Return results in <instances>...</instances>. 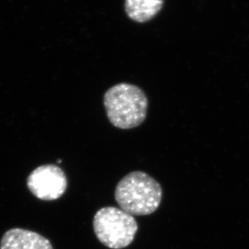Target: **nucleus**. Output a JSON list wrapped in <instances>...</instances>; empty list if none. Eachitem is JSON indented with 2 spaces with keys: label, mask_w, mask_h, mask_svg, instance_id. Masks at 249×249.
I'll use <instances>...</instances> for the list:
<instances>
[{
  "label": "nucleus",
  "mask_w": 249,
  "mask_h": 249,
  "mask_svg": "<svg viewBox=\"0 0 249 249\" xmlns=\"http://www.w3.org/2000/svg\"><path fill=\"white\" fill-rule=\"evenodd\" d=\"M163 191L160 185L143 172H133L125 176L116 187L118 206L131 215H148L160 205Z\"/></svg>",
  "instance_id": "f257e3e1"
},
{
  "label": "nucleus",
  "mask_w": 249,
  "mask_h": 249,
  "mask_svg": "<svg viewBox=\"0 0 249 249\" xmlns=\"http://www.w3.org/2000/svg\"><path fill=\"white\" fill-rule=\"evenodd\" d=\"M104 105L108 120L119 129H133L143 123L148 101L144 91L133 84H116L106 91Z\"/></svg>",
  "instance_id": "f03ea898"
},
{
  "label": "nucleus",
  "mask_w": 249,
  "mask_h": 249,
  "mask_svg": "<svg viewBox=\"0 0 249 249\" xmlns=\"http://www.w3.org/2000/svg\"><path fill=\"white\" fill-rule=\"evenodd\" d=\"M93 229L99 241L108 249H122L134 241L139 226L133 215L116 207H104L94 216Z\"/></svg>",
  "instance_id": "7ed1b4c3"
},
{
  "label": "nucleus",
  "mask_w": 249,
  "mask_h": 249,
  "mask_svg": "<svg viewBox=\"0 0 249 249\" xmlns=\"http://www.w3.org/2000/svg\"><path fill=\"white\" fill-rule=\"evenodd\" d=\"M27 186L37 198L53 201L60 198L66 191L67 177L57 165L40 166L30 173L27 180Z\"/></svg>",
  "instance_id": "20e7f679"
},
{
  "label": "nucleus",
  "mask_w": 249,
  "mask_h": 249,
  "mask_svg": "<svg viewBox=\"0 0 249 249\" xmlns=\"http://www.w3.org/2000/svg\"><path fill=\"white\" fill-rule=\"evenodd\" d=\"M0 249H53L43 235L22 228H12L2 235Z\"/></svg>",
  "instance_id": "39448f33"
},
{
  "label": "nucleus",
  "mask_w": 249,
  "mask_h": 249,
  "mask_svg": "<svg viewBox=\"0 0 249 249\" xmlns=\"http://www.w3.org/2000/svg\"><path fill=\"white\" fill-rule=\"evenodd\" d=\"M164 0H124V11L133 21L146 23L163 8Z\"/></svg>",
  "instance_id": "423d86ee"
},
{
  "label": "nucleus",
  "mask_w": 249,
  "mask_h": 249,
  "mask_svg": "<svg viewBox=\"0 0 249 249\" xmlns=\"http://www.w3.org/2000/svg\"><path fill=\"white\" fill-rule=\"evenodd\" d=\"M57 162H58V163H62V160H58L57 161Z\"/></svg>",
  "instance_id": "0eeeda50"
}]
</instances>
